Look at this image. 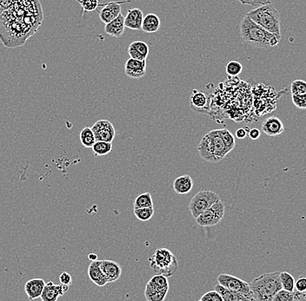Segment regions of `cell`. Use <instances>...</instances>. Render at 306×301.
<instances>
[{
	"instance_id": "1",
	"label": "cell",
	"mask_w": 306,
	"mask_h": 301,
	"mask_svg": "<svg viewBox=\"0 0 306 301\" xmlns=\"http://www.w3.org/2000/svg\"><path fill=\"white\" fill-rule=\"evenodd\" d=\"M43 19L40 0H15L9 8L0 11V39L9 48L24 46Z\"/></svg>"
},
{
	"instance_id": "2",
	"label": "cell",
	"mask_w": 306,
	"mask_h": 301,
	"mask_svg": "<svg viewBox=\"0 0 306 301\" xmlns=\"http://www.w3.org/2000/svg\"><path fill=\"white\" fill-rule=\"evenodd\" d=\"M239 30L241 38L245 43L256 48L268 49L278 46L281 40L275 34L271 33L252 21L247 15L240 22Z\"/></svg>"
},
{
	"instance_id": "3",
	"label": "cell",
	"mask_w": 306,
	"mask_h": 301,
	"mask_svg": "<svg viewBox=\"0 0 306 301\" xmlns=\"http://www.w3.org/2000/svg\"><path fill=\"white\" fill-rule=\"evenodd\" d=\"M251 293L254 300L273 301V298L282 289L280 272L263 274L250 283Z\"/></svg>"
},
{
	"instance_id": "4",
	"label": "cell",
	"mask_w": 306,
	"mask_h": 301,
	"mask_svg": "<svg viewBox=\"0 0 306 301\" xmlns=\"http://www.w3.org/2000/svg\"><path fill=\"white\" fill-rule=\"evenodd\" d=\"M246 15L264 30L271 33L275 34L277 37L281 39L280 14L272 4L259 6L250 11Z\"/></svg>"
},
{
	"instance_id": "5",
	"label": "cell",
	"mask_w": 306,
	"mask_h": 301,
	"mask_svg": "<svg viewBox=\"0 0 306 301\" xmlns=\"http://www.w3.org/2000/svg\"><path fill=\"white\" fill-rule=\"evenodd\" d=\"M150 268L157 274L172 276L178 270V262L176 256L167 248H160L149 259Z\"/></svg>"
},
{
	"instance_id": "6",
	"label": "cell",
	"mask_w": 306,
	"mask_h": 301,
	"mask_svg": "<svg viewBox=\"0 0 306 301\" xmlns=\"http://www.w3.org/2000/svg\"><path fill=\"white\" fill-rule=\"evenodd\" d=\"M219 200H220L219 195L211 190L205 189L197 193L189 204V209L193 218L196 219L200 213H202L205 210L207 209Z\"/></svg>"
},
{
	"instance_id": "7",
	"label": "cell",
	"mask_w": 306,
	"mask_h": 301,
	"mask_svg": "<svg viewBox=\"0 0 306 301\" xmlns=\"http://www.w3.org/2000/svg\"><path fill=\"white\" fill-rule=\"evenodd\" d=\"M224 216V204L219 200L197 217V224L201 227L217 225Z\"/></svg>"
},
{
	"instance_id": "8",
	"label": "cell",
	"mask_w": 306,
	"mask_h": 301,
	"mask_svg": "<svg viewBox=\"0 0 306 301\" xmlns=\"http://www.w3.org/2000/svg\"><path fill=\"white\" fill-rule=\"evenodd\" d=\"M217 283L221 286L226 288L233 290L235 292H240L242 294L247 296L251 300H254L251 293L250 283H247L245 280L239 279L238 277L233 276L227 274H221L217 277Z\"/></svg>"
},
{
	"instance_id": "9",
	"label": "cell",
	"mask_w": 306,
	"mask_h": 301,
	"mask_svg": "<svg viewBox=\"0 0 306 301\" xmlns=\"http://www.w3.org/2000/svg\"><path fill=\"white\" fill-rule=\"evenodd\" d=\"M96 141H104L111 143L116 136L113 125L107 120H99L92 127Z\"/></svg>"
},
{
	"instance_id": "10",
	"label": "cell",
	"mask_w": 306,
	"mask_h": 301,
	"mask_svg": "<svg viewBox=\"0 0 306 301\" xmlns=\"http://www.w3.org/2000/svg\"><path fill=\"white\" fill-rule=\"evenodd\" d=\"M210 138V142H211V148L213 153V156H214L215 161L216 162L220 161L221 160H223L225 155L228 153L231 152L229 149L227 148L225 143H223L222 137L219 135L218 130H214V131H211L207 133Z\"/></svg>"
},
{
	"instance_id": "11",
	"label": "cell",
	"mask_w": 306,
	"mask_h": 301,
	"mask_svg": "<svg viewBox=\"0 0 306 301\" xmlns=\"http://www.w3.org/2000/svg\"><path fill=\"white\" fill-rule=\"evenodd\" d=\"M128 2H131V0H127V1L125 0L122 2L118 1V2L105 3L104 7H102V9L98 12L99 19L104 24L112 21L121 13V4L128 3Z\"/></svg>"
},
{
	"instance_id": "12",
	"label": "cell",
	"mask_w": 306,
	"mask_h": 301,
	"mask_svg": "<svg viewBox=\"0 0 306 301\" xmlns=\"http://www.w3.org/2000/svg\"><path fill=\"white\" fill-rule=\"evenodd\" d=\"M69 289V286L60 284V285H55L52 281H49L46 283V286L44 287L42 294L40 298L43 301H56L60 296H63L64 292H67Z\"/></svg>"
},
{
	"instance_id": "13",
	"label": "cell",
	"mask_w": 306,
	"mask_h": 301,
	"mask_svg": "<svg viewBox=\"0 0 306 301\" xmlns=\"http://www.w3.org/2000/svg\"><path fill=\"white\" fill-rule=\"evenodd\" d=\"M126 76L132 79H139L146 73V60H137L129 58L125 65Z\"/></svg>"
},
{
	"instance_id": "14",
	"label": "cell",
	"mask_w": 306,
	"mask_h": 301,
	"mask_svg": "<svg viewBox=\"0 0 306 301\" xmlns=\"http://www.w3.org/2000/svg\"><path fill=\"white\" fill-rule=\"evenodd\" d=\"M99 266L108 283L115 282L120 279L122 269L118 262L110 260L99 261Z\"/></svg>"
},
{
	"instance_id": "15",
	"label": "cell",
	"mask_w": 306,
	"mask_h": 301,
	"mask_svg": "<svg viewBox=\"0 0 306 301\" xmlns=\"http://www.w3.org/2000/svg\"><path fill=\"white\" fill-rule=\"evenodd\" d=\"M144 17V13L141 9L133 8L129 10L125 17L126 28H129L133 31H140Z\"/></svg>"
},
{
	"instance_id": "16",
	"label": "cell",
	"mask_w": 306,
	"mask_h": 301,
	"mask_svg": "<svg viewBox=\"0 0 306 301\" xmlns=\"http://www.w3.org/2000/svg\"><path fill=\"white\" fill-rule=\"evenodd\" d=\"M262 131L270 137H276L285 131V127L280 119L276 116H271L265 119L262 123Z\"/></svg>"
},
{
	"instance_id": "17",
	"label": "cell",
	"mask_w": 306,
	"mask_h": 301,
	"mask_svg": "<svg viewBox=\"0 0 306 301\" xmlns=\"http://www.w3.org/2000/svg\"><path fill=\"white\" fill-rule=\"evenodd\" d=\"M125 29H126L125 16L123 15L122 13H120V15L112 21L105 24L104 26L105 33L113 37H122L123 34L125 32Z\"/></svg>"
},
{
	"instance_id": "18",
	"label": "cell",
	"mask_w": 306,
	"mask_h": 301,
	"mask_svg": "<svg viewBox=\"0 0 306 301\" xmlns=\"http://www.w3.org/2000/svg\"><path fill=\"white\" fill-rule=\"evenodd\" d=\"M130 58L137 60H146L149 55V46L144 41H134L128 47Z\"/></svg>"
},
{
	"instance_id": "19",
	"label": "cell",
	"mask_w": 306,
	"mask_h": 301,
	"mask_svg": "<svg viewBox=\"0 0 306 301\" xmlns=\"http://www.w3.org/2000/svg\"><path fill=\"white\" fill-rule=\"evenodd\" d=\"M45 286L46 282L43 279H32L28 280L27 282L25 283V291L29 299L33 300L35 298H40Z\"/></svg>"
},
{
	"instance_id": "20",
	"label": "cell",
	"mask_w": 306,
	"mask_h": 301,
	"mask_svg": "<svg viewBox=\"0 0 306 301\" xmlns=\"http://www.w3.org/2000/svg\"><path fill=\"white\" fill-rule=\"evenodd\" d=\"M88 276L92 282L100 287L105 286L108 283L106 278L104 276V274H103L101 268H100L98 260L93 261L90 264L89 268H88Z\"/></svg>"
},
{
	"instance_id": "21",
	"label": "cell",
	"mask_w": 306,
	"mask_h": 301,
	"mask_svg": "<svg viewBox=\"0 0 306 301\" xmlns=\"http://www.w3.org/2000/svg\"><path fill=\"white\" fill-rule=\"evenodd\" d=\"M214 289L221 295L223 301H251L247 296L221 286L218 283L214 286Z\"/></svg>"
},
{
	"instance_id": "22",
	"label": "cell",
	"mask_w": 306,
	"mask_h": 301,
	"mask_svg": "<svg viewBox=\"0 0 306 301\" xmlns=\"http://www.w3.org/2000/svg\"><path fill=\"white\" fill-rule=\"evenodd\" d=\"M193 188V178L190 176H182L175 180L173 189L178 195H186Z\"/></svg>"
},
{
	"instance_id": "23",
	"label": "cell",
	"mask_w": 306,
	"mask_h": 301,
	"mask_svg": "<svg viewBox=\"0 0 306 301\" xmlns=\"http://www.w3.org/2000/svg\"><path fill=\"white\" fill-rule=\"evenodd\" d=\"M160 25H161V21L159 16L154 13H149L144 17L141 30L144 31L145 33H154L159 31Z\"/></svg>"
},
{
	"instance_id": "24",
	"label": "cell",
	"mask_w": 306,
	"mask_h": 301,
	"mask_svg": "<svg viewBox=\"0 0 306 301\" xmlns=\"http://www.w3.org/2000/svg\"><path fill=\"white\" fill-rule=\"evenodd\" d=\"M198 151H199L200 156L205 161H209V162H216L214 156H213V153L211 150V142H210L208 135L206 134L205 137H203L202 140L198 147Z\"/></svg>"
},
{
	"instance_id": "25",
	"label": "cell",
	"mask_w": 306,
	"mask_h": 301,
	"mask_svg": "<svg viewBox=\"0 0 306 301\" xmlns=\"http://www.w3.org/2000/svg\"><path fill=\"white\" fill-rule=\"evenodd\" d=\"M147 286H150L159 291L168 292L169 283L167 277L163 274H157L149 280V282L147 283Z\"/></svg>"
},
{
	"instance_id": "26",
	"label": "cell",
	"mask_w": 306,
	"mask_h": 301,
	"mask_svg": "<svg viewBox=\"0 0 306 301\" xmlns=\"http://www.w3.org/2000/svg\"><path fill=\"white\" fill-rule=\"evenodd\" d=\"M92 149L97 156H104L112 150V143L104 141H96Z\"/></svg>"
},
{
	"instance_id": "27",
	"label": "cell",
	"mask_w": 306,
	"mask_h": 301,
	"mask_svg": "<svg viewBox=\"0 0 306 301\" xmlns=\"http://www.w3.org/2000/svg\"><path fill=\"white\" fill-rule=\"evenodd\" d=\"M80 142L82 143V145L87 149H90L93 146V144L96 142V138L92 128L86 127L82 130L80 133Z\"/></svg>"
},
{
	"instance_id": "28",
	"label": "cell",
	"mask_w": 306,
	"mask_h": 301,
	"mask_svg": "<svg viewBox=\"0 0 306 301\" xmlns=\"http://www.w3.org/2000/svg\"><path fill=\"white\" fill-rule=\"evenodd\" d=\"M190 102L193 106L196 107L198 109H203L207 105L208 98L203 92L193 91V94L190 96Z\"/></svg>"
},
{
	"instance_id": "29",
	"label": "cell",
	"mask_w": 306,
	"mask_h": 301,
	"mask_svg": "<svg viewBox=\"0 0 306 301\" xmlns=\"http://www.w3.org/2000/svg\"><path fill=\"white\" fill-rule=\"evenodd\" d=\"M167 292L166 291H159L146 285L144 296L147 301H163L166 299Z\"/></svg>"
},
{
	"instance_id": "30",
	"label": "cell",
	"mask_w": 306,
	"mask_h": 301,
	"mask_svg": "<svg viewBox=\"0 0 306 301\" xmlns=\"http://www.w3.org/2000/svg\"><path fill=\"white\" fill-rule=\"evenodd\" d=\"M151 207H153V201L150 193H144L142 195H138L133 204V208Z\"/></svg>"
},
{
	"instance_id": "31",
	"label": "cell",
	"mask_w": 306,
	"mask_h": 301,
	"mask_svg": "<svg viewBox=\"0 0 306 301\" xmlns=\"http://www.w3.org/2000/svg\"><path fill=\"white\" fill-rule=\"evenodd\" d=\"M280 281H281L282 288L294 292L295 290V279L291 274L288 272L280 273Z\"/></svg>"
},
{
	"instance_id": "32",
	"label": "cell",
	"mask_w": 306,
	"mask_h": 301,
	"mask_svg": "<svg viewBox=\"0 0 306 301\" xmlns=\"http://www.w3.org/2000/svg\"><path fill=\"white\" fill-rule=\"evenodd\" d=\"M134 214L141 222H147L151 219L154 214V208L153 207L134 208Z\"/></svg>"
},
{
	"instance_id": "33",
	"label": "cell",
	"mask_w": 306,
	"mask_h": 301,
	"mask_svg": "<svg viewBox=\"0 0 306 301\" xmlns=\"http://www.w3.org/2000/svg\"><path fill=\"white\" fill-rule=\"evenodd\" d=\"M218 132L223 139V143H225V145L229 149L230 151H232L236 145V142H235V138L233 137V135L227 128L218 130Z\"/></svg>"
},
{
	"instance_id": "34",
	"label": "cell",
	"mask_w": 306,
	"mask_h": 301,
	"mask_svg": "<svg viewBox=\"0 0 306 301\" xmlns=\"http://www.w3.org/2000/svg\"><path fill=\"white\" fill-rule=\"evenodd\" d=\"M79 3L82 7L83 12H94L99 7H104L105 4H99L98 0H81Z\"/></svg>"
},
{
	"instance_id": "35",
	"label": "cell",
	"mask_w": 306,
	"mask_h": 301,
	"mask_svg": "<svg viewBox=\"0 0 306 301\" xmlns=\"http://www.w3.org/2000/svg\"><path fill=\"white\" fill-rule=\"evenodd\" d=\"M226 73L230 76H239L242 72L243 65L238 61H231L226 65Z\"/></svg>"
},
{
	"instance_id": "36",
	"label": "cell",
	"mask_w": 306,
	"mask_h": 301,
	"mask_svg": "<svg viewBox=\"0 0 306 301\" xmlns=\"http://www.w3.org/2000/svg\"><path fill=\"white\" fill-rule=\"evenodd\" d=\"M291 95L304 94L306 93V82L302 79H297L291 82Z\"/></svg>"
},
{
	"instance_id": "37",
	"label": "cell",
	"mask_w": 306,
	"mask_h": 301,
	"mask_svg": "<svg viewBox=\"0 0 306 301\" xmlns=\"http://www.w3.org/2000/svg\"><path fill=\"white\" fill-rule=\"evenodd\" d=\"M273 301H294V292L282 288L275 295Z\"/></svg>"
},
{
	"instance_id": "38",
	"label": "cell",
	"mask_w": 306,
	"mask_h": 301,
	"mask_svg": "<svg viewBox=\"0 0 306 301\" xmlns=\"http://www.w3.org/2000/svg\"><path fill=\"white\" fill-rule=\"evenodd\" d=\"M294 105L298 109H306V93L304 94L291 95Z\"/></svg>"
},
{
	"instance_id": "39",
	"label": "cell",
	"mask_w": 306,
	"mask_h": 301,
	"mask_svg": "<svg viewBox=\"0 0 306 301\" xmlns=\"http://www.w3.org/2000/svg\"><path fill=\"white\" fill-rule=\"evenodd\" d=\"M200 301H223V298L221 295L214 290V291H210L205 294L199 299Z\"/></svg>"
},
{
	"instance_id": "40",
	"label": "cell",
	"mask_w": 306,
	"mask_h": 301,
	"mask_svg": "<svg viewBox=\"0 0 306 301\" xmlns=\"http://www.w3.org/2000/svg\"><path fill=\"white\" fill-rule=\"evenodd\" d=\"M243 5H247L251 7H259L266 4H271V0H239Z\"/></svg>"
},
{
	"instance_id": "41",
	"label": "cell",
	"mask_w": 306,
	"mask_h": 301,
	"mask_svg": "<svg viewBox=\"0 0 306 301\" xmlns=\"http://www.w3.org/2000/svg\"><path fill=\"white\" fill-rule=\"evenodd\" d=\"M295 290L297 292H305L306 277H300L297 281H295Z\"/></svg>"
},
{
	"instance_id": "42",
	"label": "cell",
	"mask_w": 306,
	"mask_h": 301,
	"mask_svg": "<svg viewBox=\"0 0 306 301\" xmlns=\"http://www.w3.org/2000/svg\"><path fill=\"white\" fill-rule=\"evenodd\" d=\"M59 280H60L61 284L67 285V286H70V285H71V283H72L71 276H70V274H68V273H66V272H63V273L60 274Z\"/></svg>"
},
{
	"instance_id": "43",
	"label": "cell",
	"mask_w": 306,
	"mask_h": 301,
	"mask_svg": "<svg viewBox=\"0 0 306 301\" xmlns=\"http://www.w3.org/2000/svg\"><path fill=\"white\" fill-rule=\"evenodd\" d=\"M248 136L252 140H257L261 136V131L257 128H253L249 131Z\"/></svg>"
},
{
	"instance_id": "44",
	"label": "cell",
	"mask_w": 306,
	"mask_h": 301,
	"mask_svg": "<svg viewBox=\"0 0 306 301\" xmlns=\"http://www.w3.org/2000/svg\"><path fill=\"white\" fill-rule=\"evenodd\" d=\"M14 2L15 0H0V11L9 8Z\"/></svg>"
},
{
	"instance_id": "45",
	"label": "cell",
	"mask_w": 306,
	"mask_h": 301,
	"mask_svg": "<svg viewBox=\"0 0 306 301\" xmlns=\"http://www.w3.org/2000/svg\"><path fill=\"white\" fill-rule=\"evenodd\" d=\"M247 136H248V133H247V131H245V128H240L236 131V137L239 139H244Z\"/></svg>"
},
{
	"instance_id": "46",
	"label": "cell",
	"mask_w": 306,
	"mask_h": 301,
	"mask_svg": "<svg viewBox=\"0 0 306 301\" xmlns=\"http://www.w3.org/2000/svg\"><path fill=\"white\" fill-rule=\"evenodd\" d=\"M88 258H89L90 261L93 262V261H97V260H98V255H97L96 253H93V252H92V253L89 254Z\"/></svg>"
},
{
	"instance_id": "47",
	"label": "cell",
	"mask_w": 306,
	"mask_h": 301,
	"mask_svg": "<svg viewBox=\"0 0 306 301\" xmlns=\"http://www.w3.org/2000/svg\"><path fill=\"white\" fill-rule=\"evenodd\" d=\"M304 292V296H305V299H306V291H305V292Z\"/></svg>"
},
{
	"instance_id": "48",
	"label": "cell",
	"mask_w": 306,
	"mask_h": 301,
	"mask_svg": "<svg viewBox=\"0 0 306 301\" xmlns=\"http://www.w3.org/2000/svg\"><path fill=\"white\" fill-rule=\"evenodd\" d=\"M76 1H78V2H80V1H81V0H76Z\"/></svg>"
}]
</instances>
